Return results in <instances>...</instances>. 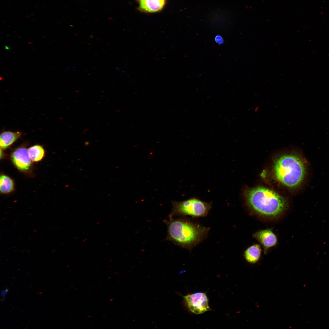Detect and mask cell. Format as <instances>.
I'll use <instances>...</instances> for the list:
<instances>
[{"instance_id": "cell-1", "label": "cell", "mask_w": 329, "mask_h": 329, "mask_svg": "<svg viewBox=\"0 0 329 329\" xmlns=\"http://www.w3.org/2000/svg\"><path fill=\"white\" fill-rule=\"evenodd\" d=\"M246 203L253 215L259 218L273 220L282 216L287 210V200L273 190L258 187L244 192Z\"/></svg>"}, {"instance_id": "cell-2", "label": "cell", "mask_w": 329, "mask_h": 329, "mask_svg": "<svg viewBox=\"0 0 329 329\" xmlns=\"http://www.w3.org/2000/svg\"><path fill=\"white\" fill-rule=\"evenodd\" d=\"M300 153L285 154L274 161L273 170L276 179L292 189L300 188L306 181L309 172L308 162Z\"/></svg>"}, {"instance_id": "cell-3", "label": "cell", "mask_w": 329, "mask_h": 329, "mask_svg": "<svg viewBox=\"0 0 329 329\" xmlns=\"http://www.w3.org/2000/svg\"><path fill=\"white\" fill-rule=\"evenodd\" d=\"M166 222L167 239L190 251L207 237L210 229L209 228L185 219L171 218Z\"/></svg>"}, {"instance_id": "cell-4", "label": "cell", "mask_w": 329, "mask_h": 329, "mask_svg": "<svg viewBox=\"0 0 329 329\" xmlns=\"http://www.w3.org/2000/svg\"><path fill=\"white\" fill-rule=\"evenodd\" d=\"M172 208L170 219L174 216H189L194 218L207 216L212 207V202L203 201L199 199L191 197L182 201H172Z\"/></svg>"}, {"instance_id": "cell-5", "label": "cell", "mask_w": 329, "mask_h": 329, "mask_svg": "<svg viewBox=\"0 0 329 329\" xmlns=\"http://www.w3.org/2000/svg\"><path fill=\"white\" fill-rule=\"evenodd\" d=\"M183 297L189 310L194 314H202L210 310L208 298L205 293L197 292Z\"/></svg>"}, {"instance_id": "cell-6", "label": "cell", "mask_w": 329, "mask_h": 329, "mask_svg": "<svg viewBox=\"0 0 329 329\" xmlns=\"http://www.w3.org/2000/svg\"><path fill=\"white\" fill-rule=\"evenodd\" d=\"M253 237L262 246L264 253L276 246L278 243L277 236L271 229L258 231L253 234Z\"/></svg>"}, {"instance_id": "cell-7", "label": "cell", "mask_w": 329, "mask_h": 329, "mask_svg": "<svg viewBox=\"0 0 329 329\" xmlns=\"http://www.w3.org/2000/svg\"><path fill=\"white\" fill-rule=\"evenodd\" d=\"M11 156L13 164L19 170L26 171L30 168L31 160L25 147L17 148L12 152Z\"/></svg>"}, {"instance_id": "cell-8", "label": "cell", "mask_w": 329, "mask_h": 329, "mask_svg": "<svg viewBox=\"0 0 329 329\" xmlns=\"http://www.w3.org/2000/svg\"><path fill=\"white\" fill-rule=\"evenodd\" d=\"M165 0H140V8L145 12H158L163 8Z\"/></svg>"}, {"instance_id": "cell-9", "label": "cell", "mask_w": 329, "mask_h": 329, "mask_svg": "<svg viewBox=\"0 0 329 329\" xmlns=\"http://www.w3.org/2000/svg\"><path fill=\"white\" fill-rule=\"evenodd\" d=\"M262 249L260 245L254 244L248 247L244 253V258L250 263L255 264L259 260L261 256Z\"/></svg>"}, {"instance_id": "cell-10", "label": "cell", "mask_w": 329, "mask_h": 329, "mask_svg": "<svg viewBox=\"0 0 329 329\" xmlns=\"http://www.w3.org/2000/svg\"><path fill=\"white\" fill-rule=\"evenodd\" d=\"M19 132L6 131L2 132L0 136L1 148L5 150L12 145L21 136Z\"/></svg>"}, {"instance_id": "cell-11", "label": "cell", "mask_w": 329, "mask_h": 329, "mask_svg": "<svg viewBox=\"0 0 329 329\" xmlns=\"http://www.w3.org/2000/svg\"><path fill=\"white\" fill-rule=\"evenodd\" d=\"M27 150L31 160L34 162L41 161L44 156V150L41 146L39 145L32 146Z\"/></svg>"}, {"instance_id": "cell-12", "label": "cell", "mask_w": 329, "mask_h": 329, "mask_svg": "<svg viewBox=\"0 0 329 329\" xmlns=\"http://www.w3.org/2000/svg\"><path fill=\"white\" fill-rule=\"evenodd\" d=\"M14 182L12 179L8 176L2 175L0 178V190L3 193H9L13 190Z\"/></svg>"}, {"instance_id": "cell-13", "label": "cell", "mask_w": 329, "mask_h": 329, "mask_svg": "<svg viewBox=\"0 0 329 329\" xmlns=\"http://www.w3.org/2000/svg\"><path fill=\"white\" fill-rule=\"evenodd\" d=\"M214 41L217 44H222L224 42L223 38L220 35H217L215 36Z\"/></svg>"}, {"instance_id": "cell-14", "label": "cell", "mask_w": 329, "mask_h": 329, "mask_svg": "<svg viewBox=\"0 0 329 329\" xmlns=\"http://www.w3.org/2000/svg\"><path fill=\"white\" fill-rule=\"evenodd\" d=\"M8 292V289L7 288H5L4 290H2L1 293V296L2 297L6 295Z\"/></svg>"}]
</instances>
